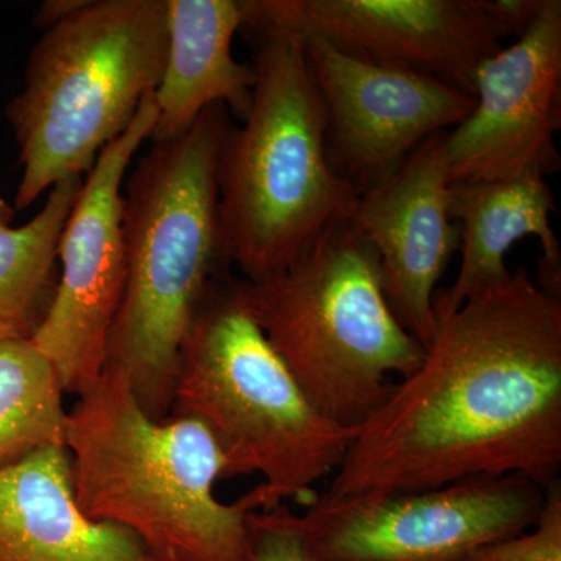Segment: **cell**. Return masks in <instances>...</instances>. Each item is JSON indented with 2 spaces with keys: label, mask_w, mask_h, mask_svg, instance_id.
<instances>
[{
  "label": "cell",
  "mask_w": 561,
  "mask_h": 561,
  "mask_svg": "<svg viewBox=\"0 0 561 561\" xmlns=\"http://www.w3.org/2000/svg\"><path fill=\"white\" fill-rule=\"evenodd\" d=\"M531 531L474 549L460 561H561V483L546 489L545 507Z\"/></svg>",
  "instance_id": "cell-19"
},
{
  "label": "cell",
  "mask_w": 561,
  "mask_h": 561,
  "mask_svg": "<svg viewBox=\"0 0 561 561\" xmlns=\"http://www.w3.org/2000/svg\"><path fill=\"white\" fill-rule=\"evenodd\" d=\"M542 0H243L242 32L317 38L375 62L426 73L472 95L476 70L522 36Z\"/></svg>",
  "instance_id": "cell-8"
},
{
  "label": "cell",
  "mask_w": 561,
  "mask_h": 561,
  "mask_svg": "<svg viewBox=\"0 0 561 561\" xmlns=\"http://www.w3.org/2000/svg\"><path fill=\"white\" fill-rule=\"evenodd\" d=\"M73 496L92 522L131 531L157 561H249L247 519L261 485L225 504L214 486L227 459L201 421L153 420L127 378L103 367L68 411Z\"/></svg>",
  "instance_id": "cell-3"
},
{
  "label": "cell",
  "mask_w": 561,
  "mask_h": 561,
  "mask_svg": "<svg viewBox=\"0 0 561 561\" xmlns=\"http://www.w3.org/2000/svg\"><path fill=\"white\" fill-rule=\"evenodd\" d=\"M231 125L227 106H209L183 135L153 142L125 186L127 275L103 367L127 378L153 420L171 415L184 342L210 287L231 272L217 187Z\"/></svg>",
  "instance_id": "cell-2"
},
{
  "label": "cell",
  "mask_w": 561,
  "mask_h": 561,
  "mask_svg": "<svg viewBox=\"0 0 561 561\" xmlns=\"http://www.w3.org/2000/svg\"><path fill=\"white\" fill-rule=\"evenodd\" d=\"M249 561H311L286 504L254 511L247 519Z\"/></svg>",
  "instance_id": "cell-20"
},
{
  "label": "cell",
  "mask_w": 561,
  "mask_h": 561,
  "mask_svg": "<svg viewBox=\"0 0 561 561\" xmlns=\"http://www.w3.org/2000/svg\"><path fill=\"white\" fill-rule=\"evenodd\" d=\"M201 421L230 478L260 472L264 511L309 504L313 485L342 463L356 430L328 420L265 337L245 279L225 273L210 287L181 351L171 415Z\"/></svg>",
  "instance_id": "cell-5"
},
{
  "label": "cell",
  "mask_w": 561,
  "mask_h": 561,
  "mask_svg": "<svg viewBox=\"0 0 561 561\" xmlns=\"http://www.w3.org/2000/svg\"><path fill=\"white\" fill-rule=\"evenodd\" d=\"M81 184H55L22 227H11L14 208L0 198V342L33 339L46 320L60 278L58 243Z\"/></svg>",
  "instance_id": "cell-17"
},
{
  "label": "cell",
  "mask_w": 561,
  "mask_h": 561,
  "mask_svg": "<svg viewBox=\"0 0 561 561\" xmlns=\"http://www.w3.org/2000/svg\"><path fill=\"white\" fill-rule=\"evenodd\" d=\"M472 95L474 108L443 139L451 184L560 171V0H542L516 43L479 66Z\"/></svg>",
  "instance_id": "cell-11"
},
{
  "label": "cell",
  "mask_w": 561,
  "mask_h": 561,
  "mask_svg": "<svg viewBox=\"0 0 561 561\" xmlns=\"http://www.w3.org/2000/svg\"><path fill=\"white\" fill-rule=\"evenodd\" d=\"M254 319L332 423L359 427L411 375L426 348L394 317L381 264L350 217L327 228L289 267L245 279Z\"/></svg>",
  "instance_id": "cell-7"
},
{
  "label": "cell",
  "mask_w": 561,
  "mask_h": 561,
  "mask_svg": "<svg viewBox=\"0 0 561 561\" xmlns=\"http://www.w3.org/2000/svg\"><path fill=\"white\" fill-rule=\"evenodd\" d=\"M561 468V295L519 268L437 319L423 360L354 432L327 496Z\"/></svg>",
  "instance_id": "cell-1"
},
{
  "label": "cell",
  "mask_w": 561,
  "mask_h": 561,
  "mask_svg": "<svg viewBox=\"0 0 561 561\" xmlns=\"http://www.w3.org/2000/svg\"><path fill=\"white\" fill-rule=\"evenodd\" d=\"M251 41L253 98L241 127L231 125L221 144L217 187L228 260L256 283L350 217L360 194L328 158L323 105L301 41Z\"/></svg>",
  "instance_id": "cell-4"
},
{
  "label": "cell",
  "mask_w": 561,
  "mask_h": 561,
  "mask_svg": "<svg viewBox=\"0 0 561 561\" xmlns=\"http://www.w3.org/2000/svg\"><path fill=\"white\" fill-rule=\"evenodd\" d=\"M62 393L57 368L32 339L0 342V470L66 446Z\"/></svg>",
  "instance_id": "cell-18"
},
{
  "label": "cell",
  "mask_w": 561,
  "mask_h": 561,
  "mask_svg": "<svg viewBox=\"0 0 561 561\" xmlns=\"http://www.w3.org/2000/svg\"><path fill=\"white\" fill-rule=\"evenodd\" d=\"M445 133L424 140L397 171L362 192L350 214L378 253L391 311L424 348L437 330L435 287L461 239L449 213Z\"/></svg>",
  "instance_id": "cell-13"
},
{
  "label": "cell",
  "mask_w": 561,
  "mask_h": 561,
  "mask_svg": "<svg viewBox=\"0 0 561 561\" xmlns=\"http://www.w3.org/2000/svg\"><path fill=\"white\" fill-rule=\"evenodd\" d=\"M165 50V0H81L46 28L7 106L22 165L14 210L91 171L157 91Z\"/></svg>",
  "instance_id": "cell-6"
},
{
  "label": "cell",
  "mask_w": 561,
  "mask_h": 561,
  "mask_svg": "<svg viewBox=\"0 0 561 561\" xmlns=\"http://www.w3.org/2000/svg\"><path fill=\"white\" fill-rule=\"evenodd\" d=\"M0 561H157L124 527L92 522L73 496L66 446L0 470Z\"/></svg>",
  "instance_id": "cell-14"
},
{
  "label": "cell",
  "mask_w": 561,
  "mask_h": 561,
  "mask_svg": "<svg viewBox=\"0 0 561 561\" xmlns=\"http://www.w3.org/2000/svg\"><path fill=\"white\" fill-rule=\"evenodd\" d=\"M165 9L168 50L154 91L158 119L150 139L183 135L203 111L219 103L245 119L256 76L251 62L232 54L243 0H165Z\"/></svg>",
  "instance_id": "cell-16"
},
{
  "label": "cell",
  "mask_w": 561,
  "mask_h": 561,
  "mask_svg": "<svg viewBox=\"0 0 561 561\" xmlns=\"http://www.w3.org/2000/svg\"><path fill=\"white\" fill-rule=\"evenodd\" d=\"M81 0H49L36 13L35 22L39 27L49 28L62 18L68 16L73 10L79 9Z\"/></svg>",
  "instance_id": "cell-21"
},
{
  "label": "cell",
  "mask_w": 561,
  "mask_h": 561,
  "mask_svg": "<svg viewBox=\"0 0 561 561\" xmlns=\"http://www.w3.org/2000/svg\"><path fill=\"white\" fill-rule=\"evenodd\" d=\"M545 501L527 476H483L409 493H321L291 523L311 561H460L531 529Z\"/></svg>",
  "instance_id": "cell-9"
},
{
  "label": "cell",
  "mask_w": 561,
  "mask_h": 561,
  "mask_svg": "<svg viewBox=\"0 0 561 561\" xmlns=\"http://www.w3.org/2000/svg\"><path fill=\"white\" fill-rule=\"evenodd\" d=\"M300 41L323 105L328 158L359 194L474 108V95L435 77L359 60L321 39Z\"/></svg>",
  "instance_id": "cell-12"
},
{
  "label": "cell",
  "mask_w": 561,
  "mask_h": 561,
  "mask_svg": "<svg viewBox=\"0 0 561 561\" xmlns=\"http://www.w3.org/2000/svg\"><path fill=\"white\" fill-rule=\"evenodd\" d=\"M158 119L154 92L99 154L81 184L58 243L60 278L33 343L57 368L68 393L80 394L101 376L111 324L124 294V180Z\"/></svg>",
  "instance_id": "cell-10"
},
{
  "label": "cell",
  "mask_w": 561,
  "mask_h": 561,
  "mask_svg": "<svg viewBox=\"0 0 561 561\" xmlns=\"http://www.w3.org/2000/svg\"><path fill=\"white\" fill-rule=\"evenodd\" d=\"M449 213L460 227L459 275L435 291V317L449 316L472 295L511 276L505 257L526 236L540 241L538 286L561 295V247L551 225L556 198L542 176L451 184Z\"/></svg>",
  "instance_id": "cell-15"
}]
</instances>
